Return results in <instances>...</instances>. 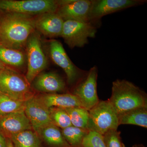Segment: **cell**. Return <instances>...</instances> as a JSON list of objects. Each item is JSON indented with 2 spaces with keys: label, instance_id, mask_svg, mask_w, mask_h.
Here are the masks:
<instances>
[{
  "label": "cell",
  "instance_id": "cell-1",
  "mask_svg": "<svg viewBox=\"0 0 147 147\" xmlns=\"http://www.w3.org/2000/svg\"><path fill=\"white\" fill-rule=\"evenodd\" d=\"M36 16L18 13L0 14V46L23 50L29 37L36 30Z\"/></svg>",
  "mask_w": 147,
  "mask_h": 147
},
{
  "label": "cell",
  "instance_id": "cell-2",
  "mask_svg": "<svg viewBox=\"0 0 147 147\" xmlns=\"http://www.w3.org/2000/svg\"><path fill=\"white\" fill-rule=\"evenodd\" d=\"M108 100L118 115L136 108L147 107L146 94L126 80L113 82L112 95Z\"/></svg>",
  "mask_w": 147,
  "mask_h": 147
},
{
  "label": "cell",
  "instance_id": "cell-3",
  "mask_svg": "<svg viewBox=\"0 0 147 147\" xmlns=\"http://www.w3.org/2000/svg\"><path fill=\"white\" fill-rule=\"evenodd\" d=\"M0 92L13 99L23 102L35 96L26 76L7 67L0 74Z\"/></svg>",
  "mask_w": 147,
  "mask_h": 147
},
{
  "label": "cell",
  "instance_id": "cell-4",
  "mask_svg": "<svg viewBox=\"0 0 147 147\" xmlns=\"http://www.w3.org/2000/svg\"><path fill=\"white\" fill-rule=\"evenodd\" d=\"M59 7L56 0H0V14L18 13L36 16L56 12Z\"/></svg>",
  "mask_w": 147,
  "mask_h": 147
},
{
  "label": "cell",
  "instance_id": "cell-5",
  "mask_svg": "<svg viewBox=\"0 0 147 147\" xmlns=\"http://www.w3.org/2000/svg\"><path fill=\"white\" fill-rule=\"evenodd\" d=\"M89 118L87 129L103 135L110 129H117L118 117L109 101L99 100L89 110Z\"/></svg>",
  "mask_w": 147,
  "mask_h": 147
},
{
  "label": "cell",
  "instance_id": "cell-6",
  "mask_svg": "<svg viewBox=\"0 0 147 147\" xmlns=\"http://www.w3.org/2000/svg\"><path fill=\"white\" fill-rule=\"evenodd\" d=\"M26 47L28 67L25 76L28 82L31 84L36 77L46 68L47 64L40 37L36 31L29 37Z\"/></svg>",
  "mask_w": 147,
  "mask_h": 147
},
{
  "label": "cell",
  "instance_id": "cell-7",
  "mask_svg": "<svg viewBox=\"0 0 147 147\" xmlns=\"http://www.w3.org/2000/svg\"><path fill=\"white\" fill-rule=\"evenodd\" d=\"M96 28L90 22L66 20L64 22L61 37L70 48L84 47L89 38H94Z\"/></svg>",
  "mask_w": 147,
  "mask_h": 147
},
{
  "label": "cell",
  "instance_id": "cell-8",
  "mask_svg": "<svg viewBox=\"0 0 147 147\" xmlns=\"http://www.w3.org/2000/svg\"><path fill=\"white\" fill-rule=\"evenodd\" d=\"M49 51L50 57L54 63L65 72L69 84H72L79 79L82 71L72 62L60 42L55 39L50 40Z\"/></svg>",
  "mask_w": 147,
  "mask_h": 147
},
{
  "label": "cell",
  "instance_id": "cell-9",
  "mask_svg": "<svg viewBox=\"0 0 147 147\" xmlns=\"http://www.w3.org/2000/svg\"><path fill=\"white\" fill-rule=\"evenodd\" d=\"M97 67L90 69L86 78L76 86L74 94L79 98L82 106L89 110L99 102L97 92Z\"/></svg>",
  "mask_w": 147,
  "mask_h": 147
},
{
  "label": "cell",
  "instance_id": "cell-10",
  "mask_svg": "<svg viewBox=\"0 0 147 147\" xmlns=\"http://www.w3.org/2000/svg\"><path fill=\"white\" fill-rule=\"evenodd\" d=\"M56 13L64 21L75 20L90 22L89 20L92 1L90 0H59Z\"/></svg>",
  "mask_w": 147,
  "mask_h": 147
},
{
  "label": "cell",
  "instance_id": "cell-11",
  "mask_svg": "<svg viewBox=\"0 0 147 147\" xmlns=\"http://www.w3.org/2000/svg\"><path fill=\"white\" fill-rule=\"evenodd\" d=\"M146 2L140 0H94L92 1L89 15L90 21L99 19L102 16L134 6Z\"/></svg>",
  "mask_w": 147,
  "mask_h": 147
},
{
  "label": "cell",
  "instance_id": "cell-12",
  "mask_svg": "<svg viewBox=\"0 0 147 147\" xmlns=\"http://www.w3.org/2000/svg\"><path fill=\"white\" fill-rule=\"evenodd\" d=\"M24 113L28 119L33 130L37 132L52 123L50 110L35 95L26 102Z\"/></svg>",
  "mask_w": 147,
  "mask_h": 147
},
{
  "label": "cell",
  "instance_id": "cell-13",
  "mask_svg": "<svg viewBox=\"0 0 147 147\" xmlns=\"http://www.w3.org/2000/svg\"><path fill=\"white\" fill-rule=\"evenodd\" d=\"M28 129H33L24 112L0 115V134L5 139Z\"/></svg>",
  "mask_w": 147,
  "mask_h": 147
},
{
  "label": "cell",
  "instance_id": "cell-14",
  "mask_svg": "<svg viewBox=\"0 0 147 147\" xmlns=\"http://www.w3.org/2000/svg\"><path fill=\"white\" fill-rule=\"evenodd\" d=\"M64 22L56 12L42 13L35 16V30L49 38L61 36Z\"/></svg>",
  "mask_w": 147,
  "mask_h": 147
},
{
  "label": "cell",
  "instance_id": "cell-15",
  "mask_svg": "<svg viewBox=\"0 0 147 147\" xmlns=\"http://www.w3.org/2000/svg\"><path fill=\"white\" fill-rule=\"evenodd\" d=\"M32 84L35 90L45 94L62 92L65 88L64 81L59 74L54 72L40 73Z\"/></svg>",
  "mask_w": 147,
  "mask_h": 147
},
{
  "label": "cell",
  "instance_id": "cell-16",
  "mask_svg": "<svg viewBox=\"0 0 147 147\" xmlns=\"http://www.w3.org/2000/svg\"><path fill=\"white\" fill-rule=\"evenodd\" d=\"M38 99L47 108H64L82 107V103L76 95L71 94H44L36 95Z\"/></svg>",
  "mask_w": 147,
  "mask_h": 147
},
{
  "label": "cell",
  "instance_id": "cell-17",
  "mask_svg": "<svg viewBox=\"0 0 147 147\" xmlns=\"http://www.w3.org/2000/svg\"><path fill=\"white\" fill-rule=\"evenodd\" d=\"M41 140L51 147H71L64 138L60 128L53 124L36 132Z\"/></svg>",
  "mask_w": 147,
  "mask_h": 147
},
{
  "label": "cell",
  "instance_id": "cell-18",
  "mask_svg": "<svg viewBox=\"0 0 147 147\" xmlns=\"http://www.w3.org/2000/svg\"><path fill=\"white\" fill-rule=\"evenodd\" d=\"M0 60L6 67L15 70L25 65L26 55L23 50L0 46Z\"/></svg>",
  "mask_w": 147,
  "mask_h": 147
},
{
  "label": "cell",
  "instance_id": "cell-19",
  "mask_svg": "<svg viewBox=\"0 0 147 147\" xmlns=\"http://www.w3.org/2000/svg\"><path fill=\"white\" fill-rule=\"evenodd\" d=\"M119 125L131 124L147 127V107L136 108L118 115Z\"/></svg>",
  "mask_w": 147,
  "mask_h": 147
},
{
  "label": "cell",
  "instance_id": "cell-20",
  "mask_svg": "<svg viewBox=\"0 0 147 147\" xmlns=\"http://www.w3.org/2000/svg\"><path fill=\"white\" fill-rule=\"evenodd\" d=\"M9 139L14 147H42L41 139L33 129L24 130L13 134Z\"/></svg>",
  "mask_w": 147,
  "mask_h": 147
},
{
  "label": "cell",
  "instance_id": "cell-21",
  "mask_svg": "<svg viewBox=\"0 0 147 147\" xmlns=\"http://www.w3.org/2000/svg\"><path fill=\"white\" fill-rule=\"evenodd\" d=\"M65 110L70 118L72 125L88 129L87 127L89 118L88 110L82 107L65 108Z\"/></svg>",
  "mask_w": 147,
  "mask_h": 147
},
{
  "label": "cell",
  "instance_id": "cell-22",
  "mask_svg": "<svg viewBox=\"0 0 147 147\" xmlns=\"http://www.w3.org/2000/svg\"><path fill=\"white\" fill-rule=\"evenodd\" d=\"M64 138L71 147H82L84 137L89 130L74 126L68 127L61 130Z\"/></svg>",
  "mask_w": 147,
  "mask_h": 147
},
{
  "label": "cell",
  "instance_id": "cell-23",
  "mask_svg": "<svg viewBox=\"0 0 147 147\" xmlns=\"http://www.w3.org/2000/svg\"><path fill=\"white\" fill-rule=\"evenodd\" d=\"M26 102L13 99L1 92L0 115L16 112H24Z\"/></svg>",
  "mask_w": 147,
  "mask_h": 147
},
{
  "label": "cell",
  "instance_id": "cell-24",
  "mask_svg": "<svg viewBox=\"0 0 147 147\" xmlns=\"http://www.w3.org/2000/svg\"><path fill=\"white\" fill-rule=\"evenodd\" d=\"M49 110L51 121L55 126L63 129L72 125L70 118L64 108L52 107Z\"/></svg>",
  "mask_w": 147,
  "mask_h": 147
},
{
  "label": "cell",
  "instance_id": "cell-25",
  "mask_svg": "<svg viewBox=\"0 0 147 147\" xmlns=\"http://www.w3.org/2000/svg\"><path fill=\"white\" fill-rule=\"evenodd\" d=\"M82 147H106L102 135L94 131H89L84 137Z\"/></svg>",
  "mask_w": 147,
  "mask_h": 147
},
{
  "label": "cell",
  "instance_id": "cell-26",
  "mask_svg": "<svg viewBox=\"0 0 147 147\" xmlns=\"http://www.w3.org/2000/svg\"><path fill=\"white\" fill-rule=\"evenodd\" d=\"M106 147H123L120 133L117 129H110L102 135Z\"/></svg>",
  "mask_w": 147,
  "mask_h": 147
},
{
  "label": "cell",
  "instance_id": "cell-27",
  "mask_svg": "<svg viewBox=\"0 0 147 147\" xmlns=\"http://www.w3.org/2000/svg\"><path fill=\"white\" fill-rule=\"evenodd\" d=\"M0 147H7L6 139L0 134Z\"/></svg>",
  "mask_w": 147,
  "mask_h": 147
},
{
  "label": "cell",
  "instance_id": "cell-28",
  "mask_svg": "<svg viewBox=\"0 0 147 147\" xmlns=\"http://www.w3.org/2000/svg\"><path fill=\"white\" fill-rule=\"evenodd\" d=\"M6 139L7 147H14L10 139Z\"/></svg>",
  "mask_w": 147,
  "mask_h": 147
},
{
  "label": "cell",
  "instance_id": "cell-29",
  "mask_svg": "<svg viewBox=\"0 0 147 147\" xmlns=\"http://www.w3.org/2000/svg\"><path fill=\"white\" fill-rule=\"evenodd\" d=\"M5 66L3 63L0 60V74L5 68Z\"/></svg>",
  "mask_w": 147,
  "mask_h": 147
},
{
  "label": "cell",
  "instance_id": "cell-30",
  "mask_svg": "<svg viewBox=\"0 0 147 147\" xmlns=\"http://www.w3.org/2000/svg\"><path fill=\"white\" fill-rule=\"evenodd\" d=\"M123 147H125V146H124V145H123Z\"/></svg>",
  "mask_w": 147,
  "mask_h": 147
},
{
  "label": "cell",
  "instance_id": "cell-31",
  "mask_svg": "<svg viewBox=\"0 0 147 147\" xmlns=\"http://www.w3.org/2000/svg\"><path fill=\"white\" fill-rule=\"evenodd\" d=\"M1 94V92H0V94Z\"/></svg>",
  "mask_w": 147,
  "mask_h": 147
}]
</instances>
